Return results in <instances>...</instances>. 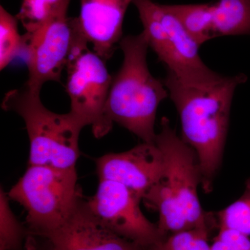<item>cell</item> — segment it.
<instances>
[{
    "instance_id": "6da1fadb",
    "label": "cell",
    "mask_w": 250,
    "mask_h": 250,
    "mask_svg": "<svg viewBox=\"0 0 250 250\" xmlns=\"http://www.w3.org/2000/svg\"><path fill=\"white\" fill-rule=\"evenodd\" d=\"M247 80L248 77L241 73L224 77L214 84L190 86L167 72L164 80L180 118L182 139L198 157L206 192L213 189L221 166L235 90Z\"/></svg>"
},
{
    "instance_id": "7a4b0ae2",
    "label": "cell",
    "mask_w": 250,
    "mask_h": 250,
    "mask_svg": "<svg viewBox=\"0 0 250 250\" xmlns=\"http://www.w3.org/2000/svg\"><path fill=\"white\" fill-rule=\"evenodd\" d=\"M155 143L164 155L162 177L143 197L159 213L158 228L163 236L212 225L218 228L215 213L205 212L199 200L202 172L196 152L163 118Z\"/></svg>"
},
{
    "instance_id": "3957f363",
    "label": "cell",
    "mask_w": 250,
    "mask_h": 250,
    "mask_svg": "<svg viewBox=\"0 0 250 250\" xmlns=\"http://www.w3.org/2000/svg\"><path fill=\"white\" fill-rule=\"evenodd\" d=\"M124 60L112 78L106 115L142 140L155 143L158 107L168 96L164 82L152 76L147 62L148 44L144 33L123 38L119 44Z\"/></svg>"
},
{
    "instance_id": "277c9868",
    "label": "cell",
    "mask_w": 250,
    "mask_h": 250,
    "mask_svg": "<svg viewBox=\"0 0 250 250\" xmlns=\"http://www.w3.org/2000/svg\"><path fill=\"white\" fill-rule=\"evenodd\" d=\"M41 90L24 83L5 95L1 107L18 113L29 140V166L76 168L79 139L84 125L71 113L59 114L44 106Z\"/></svg>"
},
{
    "instance_id": "5b68a950",
    "label": "cell",
    "mask_w": 250,
    "mask_h": 250,
    "mask_svg": "<svg viewBox=\"0 0 250 250\" xmlns=\"http://www.w3.org/2000/svg\"><path fill=\"white\" fill-rule=\"evenodd\" d=\"M149 47L158 59L184 84L202 86L218 83L223 75L202 62L200 45L192 39L167 4L154 0H134Z\"/></svg>"
},
{
    "instance_id": "8992f818",
    "label": "cell",
    "mask_w": 250,
    "mask_h": 250,
    "mask_svg": "<svg viewBox=\"0 0 250 250\" xmlns=\"http://www.w3.org/2000/svg\"><path fill=\"white\" fill-rule=\"evenodd\" d=\"M27 211V223L43 237L65 223L83 199L76 168L29 166L7 193Z\"/></svg>"
},
{
    "instance_id": "52a82bcc",
    "label": "cell",
    "mask_w": 250,
    "mask_h": 250,
    "mask_svg": "<svg viewBox=\"0 0 250 250\" xmlns=\"http://www.w3.org/2000/svg\"><path fill=\"white\" fill-rule=\"evenodd\" d=\"M66 92L72 116L84 126H91L97 139L106 136L113 127L106 115L112 78L105 61L90 50L80 34L66 65Z\"/></svg>"
},
{
    "instance_id": "ba28073f",
    "label": "cell",
    "mask_w": 250,
    "mask_h": 250,
    "mask_svg": "<svg viewBox=\"0 0 250 250\" xmlns=\"http://www.w3.org/2000/svg\"><path fill=\"white\" fill-rule=\"evenodd\" d=\"M139 194L123 184L100 180L97 191L87 200L93 215L118 236L149 250L165 238L157 224L149 221L140 207Z\"/></svg>"
},
{
    "instance_id": "9c48e42d",
    "label": "cell",
    "mask_w": 250,
    "mask_h": 250,
    "mask_svg": "<svg viewBox=\"0 0 250 250\" xmlns=\"http://www.w3.org/2000/svg\"><path fill=\"white\" fill-rule=\"evenodd\" d=\"M65 5L34 34H24L29 79L26 84L40 90L47 82H61L63 69L80 34L75 18L67 16Z\"/></svg>"
},
{
    "instance_id": "30bf717a",
    "label": "cell",
    "mask_w": 250,
    "mask_h": 250,
    "mask_svg": "<svg viewBox=\"0 0 250 250\" xmlns=\"http://www.w3.org/2000/svg\"><path fill=\"white\" fill-rule=\"evenodd\" d=\"M100 180L118 182L143 197L164 174L163 153L156 143H143L129 150L111 153L96 161Z\"/></svg>"
},
{
    "instance_id": "8fae6325",
    "label": "cell",
    "mask_w": 250,
    "mask_h": 250,
    "mask_svg": "<svg viewBox=\"0 0 250 250\" xmlns=\"http://www.w3.org/2000/svg\"><path fill=\"white\" fill-rule=\"evenodd\" d=\"M43 238L51 250H147L104 226L83 199L65 223Z\"/></svg>"
},
{
    "instance_id": "7c38bea8",
    "label": "cell",
    "mask_w": 250,
    "mask_h": 250,
    "mask_svg": "<svg viewBox=\"0 0 250 250\" xmlns=\"http://www.w3.org/2000/svg\"><path fill=\"white\" fill-rule=\"evenodd\" d=\"M134 0H80L75 18L79 31L93 50L106 62L123 39L126 10Z\"/></svg>"
},
{
    "instance_id": "4fadbf2b",
    "label": "cell",
    "mask_w": 250,
    "mask_h": 250,
    "mask_svg": "<svg viewBox=\"0 0 250 250\" xmlns=\"http://www.w3.org/2000/svg\"><path fill=\"white\" fill-rule=\"evenodd\" d=\"M210 4L214 39L250 35V0H218Z\"/></svg>"
},
{
    "instance_id": "5bb4252c",
    "label": "cell",
    "mask_w": 250,
    "mask_h": 250,
    "mask_svg": "<svg viewBox=\"0 0 250 250\" xmlns=\"http://www.w3.org/2000/svg\"><path fill=\"white\" fill-rule=\"evenodd\" d=\"M167 5L199 45L214 39L210 3Z\"/></svg>"
},
{
    "instance_id": "9a60e30c",
    "label": "cell",
    "mask_w": 250,
    "mask_h": 250,
    "mask_svg": "<svg viewBox=\"0 0 250 250\" xmlns=\"http://www.w3.org/2000/svg\"><path fill=\"white\" fill-rule=\"evenodd\" d=\"M71 0H22L16 15L25 34H32L42 27L54 14Z\"/></svg>"
},
{
    "instance_id": "2e32d148",
    "label": "cell",
    "mask_w": 250,
    "mask_h": 250,
    "mask_svg": "<svg viewBox=\"0 0 250 250\" xmlns=\"http://www.w3.org/2000/svg\"><path fill=\"white\" fill-rule=\"evenodd\" d=\"M17 17L0 6V69L2 70L24 49V38L18 31Z\"/></svg>"
},
{
    "instance_id": "e0dca14e",
    "label": "cell",
    "mask_w": 250,
    "mask_h": 250,
    "mask_svg": "<svg viewBox=\"0 0 250 250\" xmlns=\"http://www.w3.org/2000/svg\"><path fill=\"white\" fill-rule=\"evenodd\" d=\"M215 215L218 229H230L250 236V178L241 196Z\"/></svg>"
},
{
    "instance_id": "ac0fdd59",
    "label": "cell",
    "mask_w": 250,
    "mask_h": 250,
    "mask_svg": "<svg viewBox=\"0 0 250 250\" xmlns=\"http://www.w3.org/2000/svg\"><path fill=\"white\" fill-rule=\"evenodd\" d=\"M212 225L172 233L158 242L149 250H210L208 241Z\"/></svg>"
},
{
    "instance_id": "d6986e66",
    "label": "cell",
    "mask_w": 250,
    "mask_h": 250,
    "mask_svg": "<svg viewBox=\"0 0 250 250\" xmlns=\"http://www.w3.org/2000/svg\"><path fill=\"white\" fill-rule=\"evenodd\" d=\"M9 197L0 192V250H20L26 236V229L15 216L9 205Z\"/></svg>"
}]
</instances>
